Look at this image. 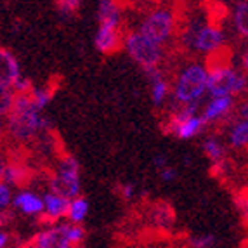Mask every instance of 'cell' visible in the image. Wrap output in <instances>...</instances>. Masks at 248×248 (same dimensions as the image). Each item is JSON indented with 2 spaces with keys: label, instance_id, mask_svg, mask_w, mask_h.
<instances>
[{
  "label": "cell",
  "instance_id": "1",
  "mask_svg": "<svg viewBox=\"0 0 248 248\" xmlns=\"http://www.w3.org/2000/svg\"><path fill=\"white\" fill-rule=\"evenodd\" d=\"M35 91V89H33ZM9 132L16 139H30L40 128V115L31 94H16L14 106L9 113Z\"/></svg>",
  "mask_w": 248,
  "mask_h": 248
},
{
  "label": "cell",
  "instance_id": "2",
  "mask_svg": "<svg viewBox=\"0 0 248 248\" xmlns=\"http://www.w3.org/2000/svg\"><path fill=\"white\" fill-rule=\"evenodd\" d=\"M125 46L130 54V58L142 66V70H151L156 68L161 59V50L158 44L146 38L142 33H128L125 38Z\"/></svg>",
  "mask_w": 248,
  "mask_h": 248
},
{
  "label": "cell",
  "instance_id": "3",
  "mask_svg": "<svg viewBox=\"0 0 248 248\" xmlns=\"http://www.w3.org/2000/svg\"><path fill=\"white\" fill-rule=\"evenodd\" d=\"M208 75L205 68L200 64H193L181 75V78L175 87V99L181 103H191V101L200 99L207 87Z\"/></svg>",
  "mask_w": 248,
  "mask_h": 248
},
{
  "label": "cell",
  "instance_id": "4",
  "mask_svg": "<svg viewBox=\"0 0 248 248\" xmlns=\"http://www.w3.org/2000/svg\"><path fill=\"white\" fill-rule=\"evenodd\" d=\"M174 28V17L170 11H155L149 14L141 26V33L155 44H161L169 38Z\"/></svg>",
  "mask_w": 248,
  "mask_h": 248
},
{
  "label": "cell",
  "instance_id": "5",
  "mask_svg": "<svg viewBox=\"0 0 248 248\" xmlns=\"http://www.w3.org/2000/svg\"><path fill=\"white\" fill-rule=\"evenodd\" d=\"M238 78V73H234L229 68L224 70H215L208 73L207 87L214 97H222V95L234 94V83Z\"/></svg>",
  "mask_w": 248,
  "mask_h": 248
},
{
  "label": "cell",
  "instance_id": "6",
  "mask_svg": "<svg viewBox=\"0 0 248 248\" xmlns=\"http://www.w3.org/2000/svg\"><path fill=\"white\" fill-rule=\"evenodd\" d=\"M37 247L40 248H71L70 226H58L35 236Z\"/></svg>",
  "mask_w": 248,
  "mask_h": 248
},
{
  "label": "cell",
  "instance_id": "7",
  "mask_svg": "<svg viewBox=\"0 0 248 248\" xmlns=\"http://www.w3.org/2000/svg\"><path fill=\"white\" fill-rule=\"evenodd\" d=\"M149 220L156 229H169L175 222V210L169 202H155L149 208Z\"/></svg>",
  "mask_w": 248,
  "mask_h": 248
},
{
  "label": "cell",
  "instance_id": "8",
  "mask_svg": "<svg viewBox=\"0 0 248 248\" xmlns=\"http://www.w3.org/2000/svg\"><path fill=\"white\" fill-rule=\"evenodd\" d=\"M19 78V64H17L16 58L9 50L0 49V85L13 87Z\"/></svg>",
  "mask_w": 248,
  "mask_h": 248
},
{
  "label": "cell",
  "instance_id": "9",
  "mask_svg": "<svg viewBox=\"0 0 248 248\" xmlns=\"http://www.w3.org/2000/svg\"><path fill=\"white\" fill-rule=\"evenodd\" d=\"M120 33L116 28L99 26V31L95 35V47L103 54H113L120 49Z\"/></svg>",
  "mask_w": 248,
  "mask_h": 248
},
{
  "label": "cell",
  "instance_id": "10",
  "mask_svg": "<svg viewBox=\"0 0 248 248\" xmlns=\"http://www.w3.org/2000/svg\"><path fill=\"white\" fill-rule=\"evenodd\" d=\"M224 42V35L219 28H214V26H205V28L200 30L198 38H196L195 47L203 52H212V50H217Z\"/></svg>",
  "mask_w": 248,
  "mask_h": 248
},
{
  "label": "cell",
  "instance_id": "11",
  "mask_svg": "<svg viewBox=\"0 0 248 248\" xmlns=\"http://www.w3.org/2000/svg\"><path fill=\"white\" fill-rule=\"evenodd\" d=\"M50 189H52L54 195L70 200V198H73V196H78L80 181L78 179L64 177V175H54V177L50 179Z\"/></svg>",
  "mask_w": 248,
  "mask_h": 248
},
{
  "label": "cell",
  "instance_id": "12",
  "mask_svg": "<svg viewBox=\"0 0 248 248\" xmlns=\"http://www.w3.org/2000/svg\"><path fill=\"white\" fill-rule=\"evenodd\" d=\"M4 179L17 187H25V186H28L30 182H31V179H33V172H31L28 167L23 165V163L11 161L7 165V169H5Z\"/></svg>",
  "mask_w": 248,
  "mask_h": 248
},
{
  "label": "cell",
  "instance_id": "13",
  "mask_svg": "<svg viewBox=\"0 0 248 248\" xmlns=\"http://www.w3.org/2000/svg\"><path fill=\"white\" fill-rule=\"evenodd\" d=\"M44 207H46L47 214H50L52 217L59 219V217H68L70 215V207L71 203L70 200L61 198L58 195H52V193H47L44 196Z\"/></svg>",
  "mask_w": 248,
  "mask_h": 248
},
{
  "label": "cell",
  "instance_id": "14",
  "mask_svg": "<svg viewBox=\"0 0 248 248\" xmlns=\"http://www.w3.org/2000/svg\"><path fill=\"white\" fill-rule=\"evenodd\" d=\"M120 21V11L116 5V0H101L99 4V26L116 28Z\"/></svg>",
  "mask_w": 248,
  "mask_h": 248
},
{
  "label": "cell",
  "instance_id": "15",
  "mask_svg": "<svg viewBox=\"0 0 248 248\" xmlns=\"http://www.w3.org/2000/svg\"><path fill=\"white\" fill-rule=\"evenodd\" d=\"M14 207L21 208L28 215H35L40 214L44 207V202H42L38 196H35L33 193H19V195L14 198Z\"/></svg>",
  "mask_w": 248,
  "mask_h": 248
},
{
  "label": "cell",
  "instance_id": "16",
  "mask_svg": "<svg viewBox=\"0 0 248 248\" xmlns=\"http://www.w3.org/2000/svg\"><path fill=\"white\" fill-rule=\"evenodd\" d=\"M232 104L231 95H222V97H215L207 108H205V113H203V118L205 120H215L219 116L226 115L229 111V108Z\"/></svg>",
  "mask_w": 248,
  "mask_h": 248
},
{
  "label": "cell",
  "instance_id": "17",
  "mask_svg": "<svg viewBox=\"0 0 248 248\" xmlns=\"http://www.w3.org/2000/svg\"><path fill=\"white\" fill-rule=\"evenodd\" d=\"M234 25L240 35L248 37V2H240L236 5L234 13Z\"/></svg>",
  "mask_w": 248,
  "mask_h": 248
},
{
  "label": "cell",
  "instance_id": "18",
  "mask_svg": "<svg viewBox=\"0 0 248 248\" xmlns=\"http://www.w3.org/2000/svg\"><path fill=\"white\" fill-rule=\"evenodd\" d=\"M203 151L210 158L214 163H219V161H224V146L220 144L217 139H207V141L203 142Z\"/></svg>",
  "mask_w": 248,
  "mask_h": 248
},
{
  "label": "cell",
  "instance_id": "19",
  "mask_svg": "<svg viewBox=\"0 0 248 248\" xmlns=\"http://www.w3.org/2000/svg\"><path fill=\"white\" fill-rule=\"evenodd\" d=\"M16 101V92L9 85H0V115H9Z\"/></svg>",
  "mask_w": 248,
  "mask_h": 248
},
{
  "label": "cell",
  "instance_id": "20",
  "mask_svg": "<svg viewBox=\"0 0 248 248\" xmlns=\"http://www.w3.org/2000/svg\"><path fill=\"white\" fill-rule=\"evenodd\" d=\"M231 144L240 148V146L248 144V120H243L236 124L231 130Z\"/></svg>",
  "mask_w": 248,
  "mask_h": 248
},
{
  "label": "cell",
  "instance_id": "21",
  "mask_svg": "<svg viewBox=\"0 0 248 248\" xmlns=\"http://www.w3.org/2000/svg\"><path fill=\"white\" fill-rule=\"evenodd\" d=\"M78 172H80V165L73 156L62 158L61 163H59V175H64V177H70V179H78Z\"/></svg>",
  "mask_w": 248,
  "mask_h": 248
},
{
  "label": "cell",
  "instance_id": "22",
  "mask_svg": "<svg viewBox=\"0 0 248 248\" xmlns=\"http://www.w3.org/2000/svg\"><path fill=\"white\" fill-rule=\"evenodd\" d=\"M87 212H89V203H87V200L77 198L73 203H71L70 215H68V219H71L73 222H82L83 217L87 215Z\"/></svg>",
  "mask_w": 248,
  "mask_h": 248
},
{
  "label": "cell",
  "instance_id": "23",
  "mask_svg": "<svg viewBox=\"0 0 248 248\" xmlns=\"http://www.w3.org/2000/svg\"><path fill=\"white\" fill-rule=\"evenodd\" d=\"M56 87H49V89H35L33 91V103L37 106V109H42L46 106L50 99H52Z\"/></svg>",
  "mask_w": 248,
  "mask_h": 248
},
{
  "label": "cell",
  "instance_id": "24",
  "mask_svg": "<svg viewBox=\"0 0 248 248\" xmlns=\"http://www.w3.org/2000/svg\"><path fill=\"white\" fill-rule=\"evenodd\" d=\"M234 205L240 210L243 222L248 226V191H240L234 195Z\"/></svg>",
  "mask_w": 248,
  "mask_h": 248
},
{
  "label": "cell",
  "instance_id": "25",
  "mask_svg": "<svg viewBox=\"0 0 248 248\" xmlns=\"http://www.w3.org/2000/svg\"><path fill=\"white\" fill-rule=\"evenodd\" d=\"M167 91H169V85H167V82L163 78L153 83V103L156 104V106H160V104L163 103Z\"/></svg>",
  "mask_w": 248,
  "mask_h": 248
},
{
  "label": "cell",
  "instance_id": "26",
  "mask_svg": "<svg viewBox=\"0 0 248 248\" xmlns=\"http://www.w3.org/2000/svg\"><path fill=\"white\" fill-rule=\"evenodd\" d=\"M217 238L214 234H203L191 240V248H215Z\"/></svg>",
  "mask_w": 248,
  "mask_h": 248
},
{
  "label": "cell",
  "instance_id": "27",
  "mask_svg": "<svg viewBox=\"0 0 248 248\" xmlns=\"http://www.w3.org/2000/svg\"><path fill=\"white\" fill-rule=\"evenodd\" d=\"M56 4H58V9L61 13L71 14V13H75V11H78L82 0H56Z\"/></svg>",
  "mask_w": 248,
  "mask_h": 248
},
{
  "label": "cell",
  "instance_id": "28",
  "mask_svg": "<svg viewBox=\"0 0 248 248\" xmlns=\"http://www.w3.org/2000/svg\"><path fill=\"white\" fill-rule=\"evenodd\" d=\"M85 238V231L83 228H78V226H70V243L71 247L73 245H80Z\"/></svg>",
  "mask_w": 248,
  "mask_h": 248
},
{
  "label": "cell",
  "instance_id": "29",
  "mask_svg": "<svg viewBox=\"0 0 248 248\" xmlns=\"http://www.w3.org/2000/svg\"><path fill=\"white\" fill-rule=\"evenodd\" d=\"M9 202H11V191L5 184L0 182V210H4L9 205Z\"/></svg>",
  "mask_w": 248,
  "mask_h": 248
},
{
  "label": "cell",
  "instance_id": "30",
  "mask_svg": "<svg viewBox=\"0 0 248 248\" xmlns=\"http://www.w3.org/2000/svg\"><path fill=\"white\" fill-rule=\"evenodd\" d=\"M118 195L124 200H130L134 196V184H122L118 187Z\"/></svg>",
  "mask_w": 248,
  "mask_h": 248
},
{
  "label": "cell",
  "instance_id": "31",
  "mask_svg": "<svg viewBox=\"0 0 248 248\" xmlns=\"http://www.w3.org/2000/svg\"><path fill=\"white\" fill-rule=\"evenodd\" d=\"M56 217H52L50 214H40L37 217V224H40V226H52V224H56Z\"/></svg>",
  "mask_w": 248,
  "mask_h": 248
},
{
  "label": "cell",
  "instance_id": "32",
  "mask_svg": "<svg viewBox=\"0 0 248 248\" xmlns=\"http://www.w3.org/2000/svg\"><path fill=\"white\" fill-rule=\"evenodd\" d=\"M175 177H177V170L172 169V167H167V169L161 170V179H163V181L170 182V181H174Z\"/></svg>",
  "mask_w": 248,
  "mask_h": 248
},
{
  "label": "cell",
  "instance_id": "33",
  "mask_svg": "<svg viewBox=\"0 0 248 248\" xmlns=\"http://www.w3.org/2000/svg\"><path fill=\"white\" fill-rule=\"evenodd\" d=\"M153 163L158 167V169H167L169 167V158L165 156V155H156V156L153 158Z\"/></svg>",
  "mask_w": 248,
  "mask_h": 248
},
{
  "label": "cell",
  "instance_id": "34",
  "mask_svg": "<svg viewBox=\"0 0 248 248\" xmlns=\"http://www.w3.org/2000/svg\"><path fill=\"white\" fill-rule=\"evenodd\" d=\"M247 85H248V80L245 78L243 75H238V78H236V83H234V94L241 92Z\"/></svg>",
  "mask_w": 248,
  "mask_h": 248
},
{
  "label": "cell",
  "instance_id": "35",
  "mask_svg": "<svg viewBox=\"0 0 248 248\" xmlns=\"http://www.w3.org/2000/svg\"><path fill=\"white\" fill-rule=\"evenodd\" d=\"M240 116L243 118V120H248V101L240 108Z\"/></svg>",
  "mask_w": 248,
  "mask_h": 248
},
{
  "label": "cell",
  "instance_id": "36",
  "mask_svg": "<svg viewBox=\"0 0 248 248\" xmlns=\"http://www.w3.org/2000/svg\"><path fill=\"white\" fill-rule=\"evenodd\" d=\"M5 169H7V165H5L4 158L0 156V181H2V179H4V175H5Z\"/></svg>",
  "mask_w": 248,
  "mask_h": 248
},
{
  "label": "cell",
  "instance_id": "37",
  "mask_svg": "<svg viewBox=\"0 0 248 248\" xmlns=\"http://www.w3.org/2000/svg\"><path fill=\"white\" fill-rule=\"evenodd\" d=\"M7 241H9V236L5 232H0V248H4L7 245Z\"/></svg>",
  "mask_w": 248,
  "mask_h": 248
},
{
  "label": "cell",
  "instance_id": "38",
  "mask_svg": "<svg viewBox=\"0 0 248 248\" xmlns=\"http://www.w3.org/2000/svg\"><path fill=\"white\" fill-rule=\"evenodd\" d=\"M243 66H245V68H247V70H248V52L245 54V58H243Z\"/></svg>",
  "mask_w": 248,
  "mask_h": 248
},
{
  "label": "cell",
  "instance_id": "39",
  "mask_svg": "<svg viewBox=\"0 0 248 248\" xmlns=\"http://www.w3.org/2000/svg\"><path fill=\"white\" fill-rule=\"evenodd\" d=\"M2 130H4V127H2V120H0V136H2Z\"/></svg>",
  "mask_w": 248,
  "mask_h": 248
},
{
  "label": "cell",
  "instance_id": "40",
  "mask_svg": "<svg viewBox=\"0 0 248 248\" xmlns=\"http://www.w3.org/2000/svg\"><path fill=\"white\" fill-rule=\"evenodd\" d=\"M217 2H220V4H222V2H229V0H217Z\"/></svg>",
  "mask_w": 248,
  "mask_h": 248
},
{
  "label": "cell",
  "instance_id": "41",
  "mask_svg": "<svg viewBox=\"0 0 248 248\" xmlns=\"http://www.w3.org/2000/svg\"><path fill=\"white\" fill-rule=\"evenodd\" d=\"M144 2H156V0H144Z\"/></svg>",
  "mask_w": 248,
  "mask_h": 248
},
{
  "label": "cell",
  "instance_id": "42",
  "mask_svg": "<svg viewBox=\"0 0 248 248\" xmlns=\"http://www.w3.org/2000/svg\"><path fill=\"white\" fill-rule=\"evenodd\" d=\"M35 248H40V247H35Z\"/></svg>",
  "mask_w": 248,
  "mask_h": 248
},
{
  "label": "cell",
  "instance_id": "43",
  "mask_svg": "<svg viewBox=\"0 0 248 248\" xmlns=\"http://www.w3.org/2000/svg\"><path fill=\"white\" fill-rule=\"evenodd\" d=\"M156 2H160V0H156Z\"/></svg>",
  "mask_w": 248,
  "mask_h": 248
}]
</instances>
